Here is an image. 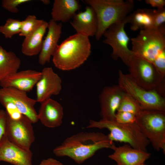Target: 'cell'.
Segmentation results:
<instances>
[{"label":"cell","mask_w":165,"mask_h":165,"mask_svg":"<svg viewBox=\"0 0 165 165\" xmlns=\"http://www.w3.org/2000/svg\"><path fill=\"white\" fill-rule=\"evenodd\" d=\"M86 128L106 129L110 131L108 136L111 141L124 142L134 148L142 151H147V147L150 144L136 123L123 124L115 120L90 119Z\"/></svg>","instance_id":"277c9868"},{"label":"cell","mask_w":165,"mask_h":165,"mask_svg":"<svg viewBox=\"0 0 165 165\" xmlns=\"http://www.w3.org/2000/svg\"><path fill=\"white\" fill-rule=\"evenodd\" d=\"M40 103L38 115V120L41 123L50 128L61 126L62 123L64 111L61 104L50 98Z\"/></svg>","instance_id":"2e32d148"},{"label":"cell","mask_w":165,"mask_h":165,"mask_svg":"<svg viewBox=\"0 0 165 165\" xmlns=\"http://www.w3.org/2000/svg\"><path fill=\"white\" fill-rule=\"evenodd\" d=\"M31 1L30 0H3L2 7L9 12L16 13L19 12L18 6L22 4Z\"/></svg>","instance_id":"4316f807"},{"label":"cell","mask_w":165,"mask_h":165,"mask_svg":"<svg viewBox=\"0 0 165 165\" xmlns=\"http://www.w3.org/2000/svg\"><path fill=\"white\" fill-rule=\"evenodd\" d=\"M33 123L24 115L19 119H14L7 114L5 135L14 145L25 150H30L35 140Z\"/></svg>","instance_id":"30bf717a"},{"label":"cell","mask_w":165,"mask_h":165,"mask_svg":"<svg viewBox=\"0 0 165 165\" xmlns=\"http://www.w3.org/2000/svg\"><path fill=\"white\" fill-rule=\"evenodd\" d=\"M62 27L61 23L57 24L52 19L48 22V32L43 40L38 57V62L40 64L44 65L49 62L56 51L61 33Z\"/></svg>","instance_id":"ac0fdd59"},{"label":"cell","mask_w":165,"mask_h":165,"mask_svg":"<svg viewBox=\"0 0 165 165\" xmlns=\"http://www.w3.org/2000/svg\"><path fill=\"white\" fill-rule=\"evenodd\" d=\"M128 23L127 16L122 21L110 26L105 31L103 35L105 38L103 41V43L109 45L112 48V58L115 60L120 59L128 67L135 55L128 46L130 39L124 28L125 24Z\"/></svg>","instance_id":"9c48e42d"},{"label":"cell","mask_w":165,"mask_h":165,"mask_svg":"<svg viewBox=\"0 0 165 165\" xmlns=\"http://www.w3.org/2000/svg\"><path fill=\"white\" fill-rule=\"evenodd\" d=\"M41 72L28 69L17 72L0 82L1 87H11L28 92L39 80Z\"/></svg>","instance_id":"e0dca14e"},{"label":"cell","mask_w":165,"mask_h":165,"mask_svg":"<svg viewBox=\"0 0 165 165\" xmlns=\"http://www.w3.org/2000/svg\"><path fill=\"white\" fill-rule=\"evenodd\" d=\"M125 93L118 85L103 88L99 97L101 119L115 120L116 114Z\"/></svg>","instance_id":"7c38bea8"},{"label":"cell","mask_w":165,"mask_h":165,"mask_svg":"<svg viewBox=\"0 0 165 165\" xmlns=\"http://www.w3.org/2000/svg\"><path fill=\"white\" fill-rule=\"evenodd\" d=\"M140 165H145L144 163H142V164H141Z\"/></svg>","instance_id":"e575fe53"},{"label":"cell","mask_w":165,"mask_h":165,"mask_svg":"<svg viewBox=\"0 0 165 165\" xmlns=\"http://www.w3.org/2000/svg\"><path fill=\"white\" fill-rule=\"evenodd\" d=\"M40 78L36 84V101L41 103L50 98L52 95L59 94L61 90V80L51 67L42 70Z\"/></svg>","instance_id":"4fadbf2b"},{"label":"cell","mask_w":165,"mask_h":165,"mask_svg":"<svg viewBox=\"0 0 165 165\" xmlns=\"http://www.w3.org/2000/svg\"><path fill=\"white\" fill-rule=\"evenodd\" d=\"M44 20L37 19L34 15L28 16L25 20L21 21L20 32L19 35L25 37L28 36L42 24Z\"/></svg>","instance_id":"cb8c5ba5"},{"label":"cell","mask_w":165,"mask_h":165,"mask_svg":"<svg viewBox=\"0 0 165 165\" xmlns=\"http://www.w3.org/2000/svg\"><path fill=\"white\" fill-rule=\"evenodd\" d=\"M153 22L152 28H157L163 25L165 22V8L153 10Z\"/></svg>","instance_id":"83f0119b"},{"label":"cell","mask_w":165,"mask_h":165,"mask_svg":"<svg viewBox=\"0 0 165 165\" xmlns=\"http://www.w3.org/2000/svg\"><path fill=\"white\" fill-rule=\"evenodd\" d=\"M114 152L108 157L117 165H140L149 158L151 154L147 151L134 148L128 144L113 147Z\"/></svg>","instance_id":"9a60e30c"},{"label":"cell","mask_w":165,"mask_h":165,"mask_svg":"<svg viewBox=\"0 0 165 165\" xmlns=\"http://www.w3.org/2000/svg\"><path fill=\"white\" fill-rule=\"evenodd\" d=\"M81 6L77 0H55L51 12L52 19L65 22L73 17Z\"/></svg>","instance_id":"ffe728a7"},{"label":"cell","mask_w":165,"mask_h":165,"mask_svg":"<svg viewBox=\"0 0 165 165\" xmlns=\"http://www.w3.org/2000/svg\"><path fill=\"white\" fill-rule=\"evenodd\" d=\"M115 120L123 124H132L136 123V116L134 114L125 112H117Z\"/></svg>","instance_id":"f1b7e54d"},{"label":"cell","mask_w":165,"mask_h":165,"mask_svg":"<svg viewBox=\"0 0 165 165\" xmlns=\"http://www.w3.org/2000/svg\"><path fill=\"white\" fill-rule=\"evenodd\" d=\"M7 119L5 110L0 109V140L5 135Z\"/></svg>","instance_id":"4dcf8cb0"},{"label":"cell","mask_w":165,"mask_h":165,"mask_svg":"<svg viewBox=\"0 0 165 165\" xmlns=\"http://www.w3.org/2000/svg\"><path fill=\"white\" fill-rule=\"evenodd\" d=\"M20 59L13 52L7 51L0 46V82L17 72Z\"/></svg>","instance_id":"7402d4cb"},{"label":"cell","mask_w":165,"mask_h":165,"mask_svg":"<svg viewBox=\"0 0 165 165\" xmlns=\"http://www.w3.org/2000/svg\"><path fill=\"white\" fill-rule=\"evenodd\" d=\"M130 29L135 31L138 30L151 28L153 22V10L138 9L127 16Z\"/></svg>","instance_id":"603a6c76"},{"label":"cell","mask_w":165,"mask_h":165,"mask_svg":"<svg viewBox=\"0 0 165 165\" xmlns=\"http://www.w3.org/2000/svg\"><path fill=\"white\" fill-rule=\"evenodd\" d=\"M130 40L131 50L134 55L152 63L165 50L164 26L140 30L138 34Z\"/></svg>","instance_id":"5b68a950"},{"label":"cell","mask_w":165,"mask_h":165,"mask_svg":"<svg viewBox=\"0 0 165 165\" xmlns=\"http://www.w3.org/2000/svg\"><path fill=\"white\" fill-rule=\"evenodd\" d=\"M96 14L97 30L95 38L99 40L110 26L124 20L134 7L133 0H85Z\"/></svg>","instance_id":"3957f363"},{"label":"cell","mask_w":165,"mask_h":165,"mask_svg":"<svg viewBox=\"0 0 165 165\" xmlns=\"http://www.w3.org/2000/svg\"><path fill=\"white\" fill-rule=\"evenodd\" d=\"M70 24L77 33L88 37L95 35L97 30V21L95 12L90 6H87L84 11L75 14Z\"/></svg>","instance_id":"d6986e66"},{"label":"cell","mask_w":165,"mask_h":165,"mask_svg":"<svg viewBox=\"0 0 165 165\" xmlns=\"http://www.w3.org/2000/svg\"><path fill=\"white\" fill-rule=\"evenodd\" d=\"M142 109L139 105L131 96L125 93L121 101L117 112H129L136 116Z\"/></svg>","instance_id":"d4e9b609"},{"label":"cell","mask_w":165,"mask_h":165,"mask_svg":"<svg viewBox=\"0 0 165 165\" xmlns=\"http://www.w3.org/2000/svg\"><path fill=\"white\" fill-rule=\"evenodd\" d=\"M128 67L129 74L139 85L165 97V78L160 74L152 63L135 56Z\"/></svg>","instance_id":"ba28073f"},{"label":"cell","mask_w":165,"mask_h":165,"mask_svg":"<svg viewBox=\"0 0 165 165\" xmlns=\"http://www.w3.org/2000/svg\"><path fill=\"white\" fill-rule=\"evenodd\" d=\"M6 102L13 104L20 112L28 118L32 123L38 121V113L35 106L37 102L36 99L29 97L27 92L11 87L0 88V103Z\"/></svg>","instance_id":"8fae6325"},{"label":"cell","mask_w":165,"mask_h":165,"mask_svg":"<svg viewBox=\"0 0 165 165\" xmlns=\"http://www.w3.org/2000/svg\"><path fill=\"white\" fill-rule=\"evenodd\" d=\"M38 165H63L59 161L52 158L42 160Z\"/></svg>","instance_id":"d6a6232c"},{"label":"cell","mask_w":165,"mask_h":165,"mask_svg":"<svg viewBox=\"0 0 165 165\" xmlns=\"http://www.w3.org/2000/svg\"><path fill=\"white\" fill-rule=\"evenodd\" d=\"M136 123L153 148L165 152V112L142 109Z\"/></svg>","instance_id":"8992f818"},{"label":"cell","mask_w":165,"mask_h":165,"mask_svg":"<svg viewBox=\"0 0 165 165\" xmlns=\"http://www.w3.org/2000/svg\"><path fill=\"white\" fill-rule=\"evenodd\" d=\"M48 22L44 20L41 25L25 38L22 44V53L27 56L39 54L41 51L43 38L48 28Z\"/></svg>","instance_id":"44dd1931"},{"label":"cell","mask_w":165,"mask_h":165,"mask_svg":"<svg viewBox=\"0 0 165 165\" xmlns=\"http://www.w3.org/2000/svg\"><path fill=\"white\" fill-rule=\"evenodd\" d=\"M91 53L89 37L76 33L70 36L60 45L53 56L54 66L62 71L78 68L87 60Z\"/></svg>","instance_id":"7a4b0ae2"},{"label":"cell","mask_w":165,"mask_h":165,"mask_svg":"<svg viewBox=\"0 0 165 165\" xmlns=\"http://www.w3.org/2000/svg\"><path fill=\"white\" fill-rule=\"evenodd\" d=\"M145 2L152 7L157 9L163 8L165 6V0H146Z\"/></svg>","instance_id":"1f68e13d"},{"label":"cell","mask_w":165,"mask_h":165,"mask_svg":"<svg viewBox=\"0 0 165 165\" xmlns=\"http://www.w3.org/2000/svg\"><path fill=\"white\" fill-rule=\"evenodd\" d=\"M113 141L99 132H81L69 137L53 150L57 157H68L81 164L92 157L97 151L103 148L112 149Z\"/></svg>","instance_id":"6da1fadb"},{"label":"cell","mask_w":165,"mask_h":165,"mask_svg":"<svg viewBox=\"0 0 165 165\" xmlns=\"http://www.w3.org/2000/svg\"><path fill=\"white\" fill-rule=\"evenodd\" d=\"M117 165L116 164H115V165Z\"/></svg>","instance_id":"d590c367"},{"label":"cell","mask_w":165,"mask_h":165,"mask_svg":"<svg viewBox=\"0 0 165 165\" xmlns=\"http://www.w3.org/2000/svg\"><path fill=\"white\" fill-rule=\"evenodd\" d=\"M142 109L165 112V98L154 90H146L139 85L129 74L119 70L118 84Z\"/></svg>","instance_id":"52a82bcc"},{"label":"cell","mask_w":165,"mask_h":165,"mask_svg":"<svg viewBox=\"0 0 165 165\" xmlns=\"http://www.w3.org/2000/svg\"><path fill=\"white\" fill-rule=\"evenodd\" d=\"M41 1L46 5H48L50 2V1L49 0H42Z\"/></svg>","instance_id":"836d02e7"},{"label":"cell","mask_w":165,"mask_h":165,"mask_svg":"<svg viewBox=\"0 0 165 165\" xmlns=\"http://www.w3.org/2000/svg\"><path fill=\"white\" fill-rule=\"evenodd\" d=\"M33 153L10 141L4 135L0 140V162L13 165H33Z\"/></svg>","instance_id":"5bb4252c"},{"label":"cell","mask_w":165,"mask_h":165,"mask_svg":"<svg viewBox=\"0 0 165 165\" xmlns=\"http://www.w3.org/2000/svg\"><path fill=\"white\" fill-rule=\"evenodd\" d=\"M21 21L13 18L8 19L5 24L0 26V33L5 38H11L14 35L20 32Z\"/></svg>","instance_id":"484cf974"},{"label":"cell","mask_w":165,"mask_h":165,"mask_svg":"<svg viewBox=\"0 0 165 165\" xmlns=\"http://www.w3.org/2000/svg\"><path fill=\"white\" fill-rule=\"evenodd\" d=\"M152 64L160 74L165 78V50L156 57Z\"/></svg>","instance_id":"f546056e"}]
</instances>
